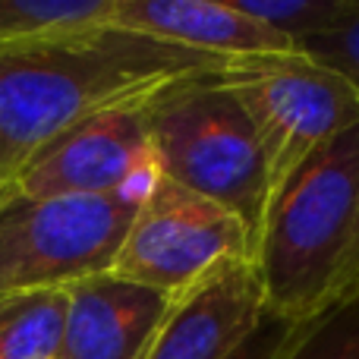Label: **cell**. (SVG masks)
Listing matches in <instances>:
<instances>
[{"label": "cell", "instance_id": "6da1fadb", "mask_svg": "<svg viewBox=\"0 0 359 359\" xmlns=\"http://www.w3.org/2000/svg\"><path fill=\"white\" fill-rule=\"evenodd\" d=\"M221 57L186 50L114 22L0 48V180L16 174L76 123L149 104L177 82L217 73Z\"/></svg>", "mask_w": 359, "mask_h": 359}, {"label": "cell", "instance_id": "7a4b0ae2", "mask_svg": "<svg viewBox=\"0 0 359 359\" xmlns=\"http://www.w3.org/2000/svg\"><path fill=\"white\" fill-rule=\"evenodd\" d=\"M359 205V123L268 192L252 249L265 306L306 322L331 306Z\"/></svg>", "mask_w": 359, "mask_h": 359}, {"label": "cell", "instance_id": "3957f363", "mask_svg": "<svg viewBox=\"0 0 359 359\" xmlns=\"http://www.w3.org/2000/svg\"><path fill=\"white\" fill-rule=\"evenodd\" d=\"M217 73L155 95L145 104V123L161 177L233 211L255 243L271 186L252 123Z\"/></svg>", "mask_w": 359, "mask_h": 359}, {"label": "cell", "instance_id": "277c9868", "mask_svg": "<svg viewBox=\"0 0 359 359\" xmlns=\"http://www.w3.org/2000/svg\"><path fill=\"white\" fill-rule=\"evenodd\" d=\"M139 198L22 196L0 198V297L67 290L114 268Z\"/></svg>", "mask_w": 359, "mask_h": 359}, {"label": "cell", "instance_id": "5b68a950", "mask_svg": "<svg viewBox=\"0 0 359 359\" xmlns=\"http://www.w3.org/2000/svg\"><path fill=\"white\" fill-rule=\"evenodd\" d=\"M236 95L259 139L268 186L359 123V92L299 50L236 57L217 73Z\"/></svg>", "mask_w": 359, "mask_h": 359}, {"label": "cell", "instance_id": "8992f818", "mask_svg": "<svg viewBox=\"0 0 359 359\" xmlns=\"http://www.w3.org/2000/svg\"><path fill=\"white\" fill-rule=\"evenodd\" d=\"M252 233L233 211L158 177L126 230L111 271L177 297L217 262L252 259Z\"/></svg>", "mask_w": 359, "mask_h": 359}, {"label": "cell", "instance_id": "52a82bcc", "mask_svg": "<svg viewBox=\"0 0 359 359\" xmlns=\"http://www.w3.org/2000/svg\"><path fill=\"white\" fill-rule=\"evenodd\" d=\"M161 177L145 104L88 117L48 142L10 189L22 196H123L142 202Z\"/></svg>", "mask_w": 359, "mask_h": 359}, {"label": "cell", "instance_id": "ba28073f", "mask_svg": "<svg viewBox=\"0 0 359 359\" xmlns=\"http://www.w3.org/2000/svg\"><path fill=\"white\" fill-rule=\"evenodd\" d=\"M265 316L252 259H224L177 293L142 359H230Z\"/></svg>", "mask_w": 359, "mask_h": 359}, {"label": "cell", "instance_id": "9c48e42d", "mask_svg": "<svg viewBox=\"0 0 359 359\" xmlns=\"http://www.w3.org/2000/svg\"><path fill=\"white\" fill-rule=\"evenodd\" d=\"M174 297L114 271L67 287V322L54 359H142Z\"/></svg>", "mask_w": 359, "mask_h": 359}, {"label": "cell", "instance_id": "30bf717a", "mask_svg": "<svg viewBox=\"0 0 359 359\" xmlns=\"http://www.w3.org/2000/svg\"><path fill=\"white\" fill-rule=\"evenodd\" d=\"M111 22L221 60L297 50L290 38L217 0H117Z\"/></svg>", "mask_w": 359, "mask_h": 359}, {"label": "cell", "instance_id": "8fae6325", "mask_svg": "<svg viewBox=\"0 0 359 359\" xmlns=\"http://www.w3.org/2000/svg\"><path fill=\"white\" fill-rule=\"evenodd\" d=\"M67 322V290L0 297V359H54Z\"/></svg>", "mask_w": 359, "mask_h": 359}, {"label": "cell", "instance_id": "7c38bea8", "mask_svg": "<svg viewBox=\"0 0 359 359\" xmlns=\"http://www.w3.org/2000/svg\"><path fill=\"white\" fill-rule=\"evenodd\" d=\"M117 0H0V48L111 22Z\"/></svg>", "mask_w": 359, "mask_h": 359}, {"label": "cell", "instance_id": "4fadbf2b", "mask_svg": "<svg viewBox=\"0 0 359 359\" xmlns=\"http://www.w3.org/2000/svg\"><path fill=\"white\" fill-rule=\"evenodd\" d=\"M217 4L268 25L297 44L344 19L359 0H217Z\"/></svg>", "mask_w": 359, "mask_h": 359}, {"label": "cell", "instance_id": "5bb4252c", "mask_svg": "<svg viewBox=\"0 0 359 359\" xmlns=\"http://www.w3.org/2000/svg\"><path fill=\"white\" fill-rule=\"evenodd\" d=\"M280 359H359V297L299 322Z\"/></svg>", "mask_w": 359, "mask_h": 359}, {"label": "cell", "instance_id": "9a60e30c", "mask_svg": "<svg viewBox=\"0 0 359 359\" xmlns=\"http://www.w3.org/2000/svg\"><path fill=\"white\" fill-rule=\"evenodd\" d=\"M297 50L309 60L334 69L359 92V4L334 25L297 41Z\"/></svg>", "mask_w": 359, "mask_h": 359}, {"label": "cell", "instance_id": "2e32d148", "mask_svg": "<svg viewBox=\"0 0 359 359\" xmlns=\"http://www.w3.org/2000/svg\"><path fill=\"white\" fill-rule=\"evenodd\" d=\"M297 328H299V322H290V318H284V316L268 312L259 328L233 350L230 359H280V353H284L287 344H290V337L297 334Z\"/></svg>", "mask_w": 359, "mask_h": 359}, {"label": "cell", "instance_id": "e0dca14e", "mask_svg": "<svg viewBox=\"0 0 359 359\" xmlns=\"http://www.w3.org/2000/svg\"><path fill=\"white\" fill-rule=\"evenodd\" d=\"M359 297V205H356V221H353V233H350V246L347 255H344V265L341 274H337V284H334V303H344V299H353Z\"/></svg>", "mask_w": 359, "mask_h": 359}, {"label": "cell", "instance_id": "ac0fdd59", "mask_svg": "<svg viewBox=\"0 0 359 359\" xmlns=\"http://www.w3.org/2000/svg\"><path fill=\"white\" fill-rule=\"evenodd\" d=\"M6 189H10V186H6V183H4V180H0V198H4V196H6Z\"/></svg>", "mask_w": 359, "mask_h": 359}]
</instances>
